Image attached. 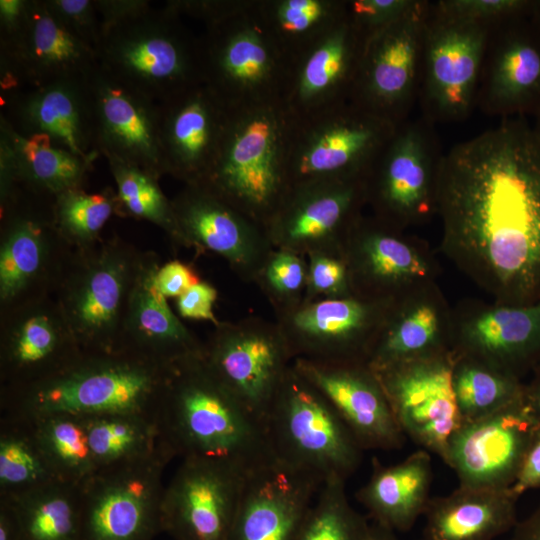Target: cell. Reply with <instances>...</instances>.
<instances>
[{"instance_id":"1","label":"cell","mask_w":540,"mask_h":540,"mask_svg":"<svg viewBox=\"0 0 540 540\" xmlns=\"http://www.w3.org/2000/svg\"><path fill=\"white\" fill-rule=\"evenodd\" d=\"M437 216L442 253L492 301H540V139L525 117L444 155Z\"/></svg>"},{"instance_id":"2","label":"cell","mask_w":540,"mask_h":540,"mask_svg":"<svg viewBox=\"0 0 540 540\" xmlns=\"http://www.w3.org/2000/svg\"><path fill=\"white\" fill-rule=\"evenodd\" d=\"M158 426L175 457L222 461L245 474L275 460L263 424L218 380L203 354L172 365Z\"/></svg>"},{"instance_id":"3","label":"cell","mask_w":540,"mask_h":540,"mask_svg":"<svg viewBox=\"0 0 540 540\" xmlns=\"http://www.w3.org/2000/svg\"><path fill=\"white\" fill-rule=\"evenodd\" d=\"M171 367L126 350L84 352L49 378L0 389V414L90 417L128 413L158 421Z\"/></svg>"},{"instance_id":"4","label":"cell","mask_w":540,"mask_h":540,"mask_svg":"<svg viewBox=\"0 0 540 540\" xmlns=\"http://www.w3.org/2000/svg\"><path fill=\"white\" fill-rule=\"evenodd\" d=\"M292 123L282 102L230 110L216 157L198 184L265 230L290 191Z\"/></svg>"},{"instance_id":"5","label":"cell","mask_w":540,"mask_h":540,"mask_svg":"<svg viewBox=\"0 0 540 540\" xmlns=\"http://www.w3.org/2000/svg\"><path fill=\"white\" fill-rule=\"evenodd\" d=\"M97 64L159 103L202 83L200 37L164 5L103 31Z\"/></svg>"},{"instance_id":"6","label":"cell","mask_w":540,"mask_h":540,"mask_svg":"<svg viewBox=\"0 0 540 540\" xmlns=\"http://www.w3.org/2000/svg\"><path fill=\"white\" fill-rule=\"evenodd\" d=\"M144 255L117 235L73 248L53 295L84 352L117 350Z\"/></svg>"},{"instance_id":"7","label":"cell","mask_w":540,"mask_h":540,"mask_svg":"<svg viewBox=\"0 0 540 540\" xmlns=\"http://www.w3.org/2000/svg\"><path fill=\"white\" fill-rule=\"evenodd\" d=\"M263 426L274 458L322 483L347 480L363 449L324 396L293 367L287 372Z\"/></svg>"},{"instance_id":"8","label":"cell","mask_w":540,"mask_h":540,"mask_svg":"<svg viewBox=\"0 0 540 540\" xmlns=\"http://www.w3.org/2000/svg\"><path fill=\"white\" fill-rule=\"evenodd\" d=\"M250 8L199 36L205 84L230 110L282 102L290 61Z\"/></svg>"},{"instance_id":"9","label":"cell","mask_w":540,"mask_h":540,"mask_svg":"<svg viewBox=\"0 0 540 540\" xmlns=\"http://www.w3.org/2000/svg\"><path fill=\"white\" fill-rule=\"evenodd\" d=\"M396 127L352 100L293 117L288 148L290 189L320 180L364 179Z\"/></svg>"},{"instance_id":"10","label":"cell","mask_w":540,"mask_h":540,"mask_svg":"<svg viewBox=\"0 0 540 540\" xmlns=\"http://www.w3.org/2000/svg\"><path fill=\"white\" fill-rule=\"evenodd\" d=\"M444 155L422 116L399 124L364 176L371 215L402 231L436 216Z\"/></svg>"},{"instance_id":"11","label":"cell","mask_w":540,"mask_h":540,"mask_svg":"<svg viewBox=\"0 0 540 540\" xmlns=\"http://www.w3.org/2000/svg\"><path fill=\"white\" fill-rule=\"evenodd\" d=\"M0 312L54 294L73 250L54 220L53 199L13 188L0 199Z\"/></svg>"},{"instance_id":"12","label":"cell","mask_w":540,"mask_h":540,"mask_svg":"<svg viewBox=\"0 0 540 540\" xmlns=\"http://www.w3.org/2000/svg\"><path fill=\"white\" fill-rule=\"evenodd\" d=\"M490 28L429 1L418 102L433 125L463 121L476 108Z\"/></svg>"},{"instance_id":"13","label":"cell","mask_w":540,"mask_h":540,"mask_svg":"<svg viewBox=\"0 0 540 540\" xmlns=\"http://www.w3.org/2000/svg\"><path fill=\"white\" fill-rule=\"evenodd\" d=\"M154 456L96 471L81 485L79 540H153L162 531V477L174 458Z\"/></svg>"},{"instance_id":"14","label":"cell","mask_w":540,"mask_h":540,"mask_svg":"<svg viewBox=\"0 0 540 540\" xmlns=\"http://www.w3.org/2000/svg\"><path fill=\"white\" fill-rule=\"evenodd\" d=\"M203 358L227 390L263 424L294 356L276 321L249 316L220 321Z\"/></svg>"},{"instance_id":"15","label":"cell","mask_w":540,"mask_h":540,"mask_svg":"<svg viewBox=\"0 0 540 540\" xmlns=\"http://www.w3.org/2000/svg\"><path fill=\"white\" fill-rule=\"evenodd\" d=\"M394 300L351 294L301 301L276 310L275 321L294 359L366 363Z\"/></svg>"},{"instance_id":"16","label":"cell","mask_w":540,"mask_h":540,"mask_svg":"<svg viewBox=\"0 0 540 540\" xmlns=\"http://www.w3.org/2000/svg\"><path fill=\"white\" fill-rule=\"evenodd\" d=\"M429 1L366 40L351 99L398 126L419 98Z\"/></svg>"},{"instance_id":"17","label":"cell","mask_w":540,"mask_h":540,"mask_svg":"<svg viewBox=\"0 0 540 540\" xmlns=\"http://www.w3.org/2000/svg\"><path fill=\"white\" fill-rule=\"evenodd\" d=\"M352 293L376 299H397L436 282L441 267L429 243L394 228L373 215H362L341 247Z\"/></svg>"},{"instance_id":"18","label":"cell","mask_w":540,"mask_h":540,"mask_svg":"<svg viewBox=\"0 0 540 540\" xmlns=\"http://www.w3.org/2000/svg\"><path fill=\"white\" fill-rule=\"evenodd\" d=\"M367 206L363 178L320 180L293 186L265 226L275 249L306 257L340 256L341 247Z\"/></svg>"},{"instance_id":"19","label":"cell","mask_w":540,"mask_h":540,"mask_svg":"<svg viewBox=\"0 0 540 540\" xmlns=\"http://www.w3.org/2000/svg\"><path fill=\"white\" fill-rule=\"evenodd\" d=\"M452 352L375 372L405 435L444 461L462 421L452 386Z\"/></svg>"},{"instance_id":"20","label":"cell","mask_w":540,"mask_h":540,"mask_svg":"<svg viewBox=\"0 0 540 540\" xmlns=\"http://www.w3.org/2000/svg\"><path fill=\"white\" fill-rule=\"evenodd\" d=\"M451 352L522 380L540 364V301L520 306L459 301L452 307Z\"/></svg>"},{"instance_id":"21","label":"cell","mask_w":540,"mask_h":540,"mask_svg":"<svg viewBox=\"0 0 540 540\" xmlns=\"http://www.w3.org/2000/svg\"><path fill=\"white\" fill-rule=\"evenodd\" d=\"M83 353L53 294L1 312L0 389L49 378Z\"/></svg>"},{"instance_id":"22","label":"cell","mask_w":540,"mask_h":540,"mask_svg":"<svg viewBox=\"0 0 540 540\" xmlns=\"http://www.w3.org/2000/svg\"><path fill=\"white\" fill-rule=\"evenodd\" d=\"M86 80L96 152L105 159L137 166L158 179L167 175L160 144L158 103L98 64Z\"/></svg>"},{"instance_id":"23","label":"cell","mask_w":540,"mask_h":540,"mask_svg":"<svg viewBox=\"0 0 540 540\" xmlns=\"http://www.w3.org/2000/svg\"><path fill=\"white\" fill-rule=\"evenodd\" d=\"M177 245L223 258L241 280L255 282L274 250L262 226L199 184L171 199Z\"/></svg>"},{"instance_id":"24","label":"cell","mask_w":540,"mask_h":540,"mask_svg":"<svg viewBox=\"0 0 540 540\" xmlns=\"http://www.w3.org/2000/svg\"><path fill=\"white\" fill-rule=\"evenodd\" d=\"M246 475L222 461L182 459L164 488L162 531L174 540H228Z\"/></svg>"},{"instance_id":"25","label":"cell","mask_w":540,"mask_h":540,"mask_svg":"<svg viewBox=\"0 0 540 540\" xmlns=\"http://www.w3.org/2000/svg\"><path fill=\"white\" fill-rule=\"evenodd\" d=\"M539 423L521 400L461 424L451 437L444 463L459 486L510 489Z\"/></svg>"},{"instance_id":"26","label":"cell","mask_w":540,"mask_h":540,"mask_svg":"<svg viewBox=\"0 0 540 540\" xmlns=\"http://www.w3.org/2000/svg\"><path fill=\"white\" fill-rule=\"evenodd\" d=\"M529 14L490 28L476 103L486 115L504 119L540 113V29Z\"/></svg>"},{"instance_id":"27","label":"cell","mask_w":540,"mask_h":540,"mask_svg":"<svg viewBox=\"0 0 540 540\" xmlns=\"http://www.w3.org/2000/svg\"><path fill=\"white\" fill-rule=\"evenodd\" d=\"M96 65L95 50L67 28L45 0H32L24 29L0 44L1 95L87 77Z\"/></svg>"},{"instance_id":"28","label":"cell","mask_w":540,"mask_h":540,"mask_svg":"<svg viewBox=\"0 0 540 540\" xmlns=\"http://www.w3.org/2000/svg\"><path fill=\"white\" fill-rule=\"evenodd\" d=\"M294 369L330 403L363 450L405 442L377 374L363 362L293 360Z\"/></svg>"},{"instance_id":"29","label":"cell","mask_w":540,"mask_h":540,"mask_svg":"<svg viewBox=\"0 0 540 540\" xmlns=\"http://www.w3.org/2000/svg\"><path fill=\"white\" fill-rule=\"evenodd\" d=\"M276 459L243 481L228 540H296L321 485Z\"/></svg>"},{"instance_id":"30","label":"cell","mask_w":540,"mask_h":540,"mask_svg":"<svg viewBox=\"0 0 540 540\" xmlns=\"http://www.w3.org/2000/svg\"><path fill=\"white\" fill-rule=\"evenodd\" d=\"M87 77L66 78L1 95V112L20 135L42 138L95 160L93 117Z\"/></svg>"},{"instance_id":"31","label":"cell","mask_w":540,"mask_h":540,"mask_svg":"<svg viewBox=\"0 0 540 540\" xmlns=\"http://www.w3.org/2000/svg\"><path fill=\"white\" fill-rule=\"evenodd\" d=\"M158 106L167 175L184 185L200 183L216 157L230 109L203 83Z\"/></svg>"},{"instance_id":"32","label":"cell","mask_w":540,"mask_h":540,"mask_svg":"<svg viewBox=\"0 0 540 540\" xmlns=\"http://www.w3.org/2000/svg\"><path fill=\"white\" fill-rule=\"evenodd\" d=\"M366 39L346 17L290 65L282 103L302 117L351 99Z\"/></svg>"},{"instance_id":"33","label":"cell","mask_w":540,"mask_h":540,"mask_svg":"<svg viewBox=\"0 0 540 540\" xmlns=\"http://www.w3.org/2000/svg\"><path fill=\"white\" fill-rule=\"evenodd\" d=\"M452 307L437 281L395 299L366 364L378 372L451 352Z\"/></svg>"},{"instance_id":"34","label":"cell","mask_w":540,"mask_h":540,"mask_svg":"<svg viewBox=\"0 0 540 540\" xmlns=\"http://www.w3.org/2000/svg\"><path fill=\"white\" fill-rule=\"evenodd\" d=\"M161 265L155 252L145 255L132 288L117 350L171 366L203 354L204 341L187 328L155 284Z\"/></svg>"},{"instance_id":"35","label":"cell","mask_w":540,"mask_h":540,"mask_svg":"<svg viewBox=\"0 0 540 540\" xmlns=\"http://www.w3.org/2000/svg\"><path fill=\"white\" fill-rule=\"evenodd\" d=\"M93 163L46 139L22 136L0 117V198L17 187L54 199L83 188Z\"/></svg>"},{"instance_id":"36","label":"cell","mask_w":540,"mask_h":540,"mask_svg":"<svg viewBox=\"0 0 540 540\" xmlns=\"http://www.w3.org/2000/svg\"><path fill=\"white\" fill-rule=\"evenodd\" d=\"M430 454L421 448L388 466L372 458L370 478L356 493L372 522L394 532H405L424 515L431 499Z\"/></svg>"},{"instance_id":"37","label":"cell","mask_w":540,"mask_h":540,"mask_svg":"<svg viewBox=\"0 0 540 540\" xmlns=\"http://www.w3.org/2000/svg\"><path fill=\"white\" fill-rule=\"evenodd\" d=\"M510 489L459 486L431 498L424 513V540H494L517 524Z\"/></svg>"},{"instance_id":"38","label":"cell","mask_w":540,"mask_h":540,"mask_svg":"<svg viewBox=\"0 0 540 540\" xmlns=\"http://www.w3.org/2000/svg\"><path fill=\"white\" fill-rule=\"evenodd\" d=\"M346 0H258L267 33L292 63L346 17Z\"/></svg>"},{"instance_id":"39","label":"cell","mask_w":540,"mask_h":540,"mask_svg":"<svg viewBox=\"0 0 540 540\" xmlns=\"http://www.w3.org/2000/svg\"><path fill=\"white\" fill-rule=\"evenodd\" d=\"M84 419L96 471L148 459L166 446L152 417L113 413Z\"/></svg>"},{"instance_id":"40","label":"cell","mask_w":540,"mask_h":540,"mask_svg":"<svg viewBox=\"0 0 540 540\" xmlns=\"http://www.w3.org/2000/svg\"><path fill=\"white\" fill-rule=\"evenodd\" d=\"M57 480L31 420L0 414V498H16Z\"/></svg>"},{"instance_id":"41","label":"cell","mask_w":540,"mask_h":540,"mask_svg":"<svg viewBox=\"0 0 540 540\" xmlns=\"http://www.w3.org/2000/svg\"><path fill=\"white\" fill-rule=\"evenodd\" d=\"M9 500L23 540H79L81 485L54 481Z\"/></svg>"},{"instance_id":"42","label":"cell","mask_w":540,"mask_h":540,"mask_svg":"<svg viewBox=\"0 0 540 540\" xmlns=\"http://www.w3.org/2000/svg\"><path fill=\"white\" fill-rule=\"evenodd\" d=\"M452 386L463 424L521 400L524 382L482 361L453 356Z\"/></svg>"},{"instance_id":"43","label":"cell","mask_w":540,"mask_h":540,"mask_svg":"<svg viewBox=\"0 0 540 540\" xmlns=\"http://www.w3.org/2000/svg\"><path fill=\"white\" fill-rule=\"evenodd\" d=\"M24 417L31 420L37 440L60 481L82 485L96 472L84 417L65 413Z\"/></svg>"},{"instance_id":"44","label":"cell","mask_w":540,"mask_h":540,"mask_svg":"<svg viewBox=\"0 0 540 540\" xmlns=\"http://www.w3.org/2000/svg\"><path fill=\"white\" fill-rule=\"evenodd\" d=\"M106 160L117 187V214L151 222L176 244L172 202L161 190L159 179L137 166L113 158Z\"/></svg>"},{"instance_id":"45","label":"cell","mask_w":540,"mask_h":540,"mask_svg":"<svg viewBox=\"0 0 540 540\" xmlns=\"http://www.w3.org/2000/svg\"><path fill=\"white\" fill-rule=\"evenodd\" d=\"M56 227L65 242L74 249L97 242L113 214H117L116 191L110 187L89 193L84 188L65 191L53 199Z\"/></svg>"},{"instance_id":"46","label":"cell","mask_w":540,"mask_h":540,"mask_svg":"<svg viewBox=\"0 0 540 540\" xmlns=\"http://www.w3.org/2000/svg\"><path fill=\"white\" fill-rule=\"evenodd\" d=\"M345 483L333 478L321 485L296 540H364L370 523L350 504Z\"/></svg>"},{"instance_id":"47","label":"cell","mask_w":540,"mask_h":540,"mask_svg":"<svg viewBox=\"0 0 540 540\" xmlns=\"http://www.w3.org/2000/svg\"><path fill=\"white\" fill-rule=\"evenodd\" d=\"M308 276L307 258L297 253L275 249L259 272L255 283L274 307V311L300 303Z\"/></svg>"},{"instance_id":"48","label":"cell","mask_w":540,"mask_h":540,"mask_svg":"<svg viewBox=\"0 0 540 540\" xmlns=\"http://www.w3.org/2000/svg\"><path fill=\"white\" fill-rule=\"evenodd\" d=\"M308 276L302 301L353 294L346 264L341 256L315 252L306 256Z\"/></svg>"},{"instance_id":"49","label":"cell","mask_w":540,"mask_h":540,"mask_svg":"<svg viewBox=\"0 0 540 540\" xmlns=\"http://www.w3.org/2000/svg\"><path fill=\"white\" fill-rule=\"evenodd\" d=\"M420 0H346V19L367 40L415 8Z\"/></svg>"},{"instance_id":"50","label":"cell","mask_w":540,"mask_h":540,"mask_svg":"<svg viewBox=\"0 0 540 540\" xmlns=\"http://www.w3.org/2000/svg\"><path fill=\"white\" fill-rule=\"evenodd\" d=\"M438 6L454 16L493 26L505 19L529 14L533 0H439Z\"/></svg>"},{"instance_id":"51","label":"cell","mask_w":540,"mask_h":540,"mask_svg":"<svg viewBox=\"0 0 540 540\" xmlns=\"http://www.w3.org/2000/svg\"><path fill=\"white\" fill-rule=\"evenodd\" d=\"M49 9L84 42L96 49L102 23L95 0H45Z\"/></svg>"},{"instance_id":"52","label":"cell","mask_w":540,"mask_h":540,"mask_svg":"<svg viewBox=\"0 0 540 540\" xmlns=\"http://www.w3.org/2000/svg\"><path fill=\"white\" fill-rule=\"evenodd\" d=\"M254 0H168L164 6L180 17L201 21L205 27L219 24L251 7Z\"/></svg>"},{"instance_id":"53","label":"cell","mask_w":540,"mask_h":540,"mask_svg":"<svg viewBox=\"0 0 540 540\" xmlns=\"http://www.w3.org/2000/svg\"><path fill=\"white\" fill-rule=\"evenodd\" d=\"M217 297V289L201 280L176 299V311L182 318L209 321L216 326L220 323L214 313Z\"/></svg>"},{"instance_id":"54","label":"cell","mask_w":540,"mask_h":540,"mask_svg":"<svg viewBox=\"0 0 540 540\" xmlns=\"http://www.w3.org/2000/svg\"><path fill=\"white\" fill-rule=\"evenodd\" d=\"M200 281L196 269L180 260H170L161 264L155 274L157 289L167 299H177Z\"/></svg>"},{"instance_id":"55","label":"cell","mask_w":540,"mask_h":540,"mask_svg":"<svg viewBox=\"0 0 540 540\" xmlns=\"http://www.w3.org/2000/svg\"><path fill=\"white\" fill-rule=\"evenodd\" d=\"M540 487V425L536 430L523 457L519 471L510 487L514 496L519 498L525 492Z\"/></svg>"},{"instance_id":"56","label":"cell","mask_w":540,"mask_h":540,"mask_svg":"<svg viewBox=\"0 0 540 540\" xmlns=\"http://www.w3.org/2000/svg\"><path fill=\"white\" fill-rule=\"evenodd\" d=\"M32 0L0 1V44L15 39L24 29Z\"/></svg>"},{"instance_id":"57","label":"cell","mask_w":540,"mask_h":540,"mask_svg":"<svg viewBox=\"0 0 540 540\" xmlns=\"http://www.w3.org/2000/svg\"><path fill=\"white\" fill-rule=\"evenodd\" d=\"M104 30L132 18L152 7L148 0H95Z\"/></svg>"},{"instance_id":"58","label":"cell","mask_w":540,"mask_h":540,"mask_svg":"<svg viewBox=\"0 0 540 540\" xmlns=\"http://www.w3.org/2000/svg\"><path fill=\"white\" fill-rule=\"evenodd\" d=\"M0 540H23L22 529L12 503L0 498Z\"/></svg>"},{"instance_id":"59","label":"cell","mask_w":540,"mask_h":540,"mask_svg":"<svg viewBox=\"0 0 540 540\" xmlns=\"http://www.w3.org/2000/svg\"><path fill=\"white\" fill-rule=\"evenodd\" d=\"M523 402L540 424V364L531 372L529 381L524 383Z\"/></svg>"},{"instance_id":"60","label":"cell","mask_w":540,"mask_h":540,"mask_svg":"<svg viewBox=\"0 0 540 540\" xmlns=\"http://www.w3.org/2000/svg\"><path fill=\"white\" fill-rule=\"evenodd\" d=\"M512 540H540V505L514 527Z\"/></svg>"},{"instance_id":"61","label":"cell","mask_w":540,"mask_h":540,"mask_svg":"<svg viewBox=\"0 0 540 540\" xmlns=\"http://www.w3.org/2000/svg\"><path fill=\"white\" fill-rule=\"evenodd\" d=\"M364 540H399V538L396 536V532L372 522Z\"/></svg>"},{"instance_id":"62","label":"cell","mask_w":540,"mask_h":540,"mask_svg":"<svg viewBox=\"0 0 540 540\" xmlns=\"http://www.w3.org/2000/svg\"><path fill=\"white\" fill-rule=\"evenodd\" d=\"M529 16L535 25L540 29V0H533Z\"/></svg>"},{"instance_id":"63","label":"cell","mask_w":540,"mask_h":540,"mask_svg":"<svg viewBox=\"0 0 540 540\" xmlns=\"http://www.w3.org/2000/svg\"><path fill=\"white\" fill-rule=\"evenodd\" d=\"M534 125H532L536 135L540 139V113H538L535 117Z\"/></svg>"}]
</instances>
